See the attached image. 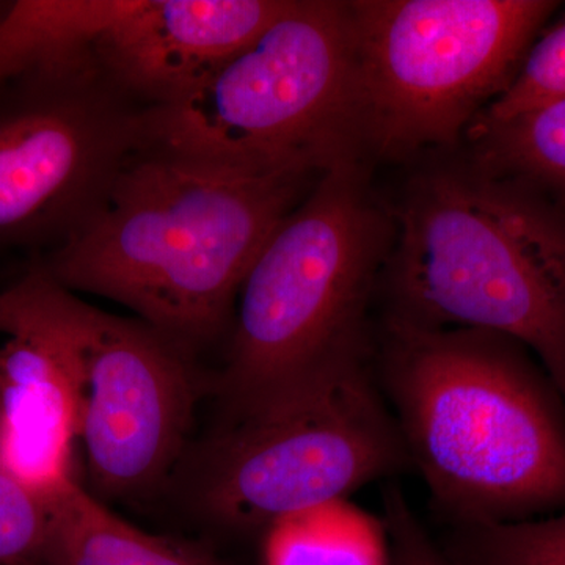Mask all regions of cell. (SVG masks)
Instances as JSON below:
<instances>
[{
	"label": "cell",
	"mask_w": 565,
	"mask_h": 565,
	"mask_svg": "<svg viewBox=\"0 0 565 565\" xmlns=\"http://www.w3.org/2000/svg\"><path fill=\"white\" fill-rule=\"evenodd\" d=\"M2 294L65 356L95 492L128 500L161 486L180 460L199 397L193 355L150 323L92 307L32 264Z\"/></svg>",
	"instance_id": "obj_8"
},
{
	"label": "cell",
	"mask_w": 565,
	"mask_h": 565,
	"mask_svg": "<svg viewBox=\"0 0 565 565\" xmlns=\"http://www.w3.org/2000/svg\"><path fill=\"white\" fill-rule=\"evenodd\" d=\"M455 565H565V512L509 523H449L437 539Z\"/></svg>",
	"instance_id": "obj_16"
},
{
	"label": "cell",
	"mask_w": 565,
	"mask_h": 565,
	"mask_svg": "<svg viewBox=\"0 0 565 565\" xmlns=\"http://www.w3.org/2000/svg\"><path fill=\"white\" fill-rule=\"evenodd\" d=\"M131 0H13L0 18V81L93 51Z\"/></svg>",
	"instance_id": "obj_13"
},
{
	"label": "cell",
	"mask_w": 565,
	"mask_h": 565,
	"mask_svg": "<svg viewBox=\"0 0 565 565\" xmlns=\"http://www.w3.org/2000/svg\"><path fill=\"white\" fill-rule=\"evenodd\" d=\"M145 110L93 51L0 81V252L35 259L79 234L143 150Z\"/></svg>",
	"instance_id": "obj_9"
},
{
	"label": "cell",
	"mask_w": 565,
	"mask_h": 565,
	"mask_svg": "<svg viewBox=\"0 0 565 565\" xmlns=\"http://www.w3.org/2000/svg\"><path fill=\"white\" fill-rule=\"evenodd\" d=\"M382 498L390 565H455L440 542L423 525L399 487H385Z\"/></svg>",
	"instance_id": "obj_19"
},
{
	"label": "cell",
	"mask_w": 565,
	"mask_h": 565,
	"mask_svg": "<svg viewBox=\"0 0 565 565\" xmlns=\"http://www.w3.org/2000/svg\"><path fill=\"white\" fill-rule=\"evenodd\" d=\"M390 321L505 334L565 399V207L481 163L416 174L381 280Z\"/></svg>",
	"instance_id": "obj_3"
},
{
	"label": "cell",
	"mask_w": 565,
	"mask_h": 565,
	"mask_svg": "<svg viewBox=\"0 0 565 565\" xmlns=\"http://www.w3.org/2000/svg\"><path fill=\"white\" fill-rule=\"evenodd\" d=\"M76 388L54 340L0 292V465L51 498L77 479Z\"/></svg>",
	"instance_id": "obj_11"
},
{
	"label": "cell",
	"mask_w": 565,
	"mask_h": 565,
	"mask_svg": "<svg viewBox=\"0 0 565 565\" xmlns=\"http://www.w3.org/2000/svg\"><path fill=\"white\" fill-rule=\"evenodd\" d=\"M552 0L349 2L364 151L455 145L514 79Z\"/></svg>",
	"instance_id": "obj_7"
},
{
	"label": "cell",
	"mask_w": 565,
	"mask_h": 565,
	"mask_svg": "<svg viewBox=\"0 0 565 565\" xmlns=\"http://www.w3.org/2000/svg\"><path fill=\"white\" fill-rule=\"evenodd\" d=\"M52 503L0 465V565H43Z\"/></svg>",
	"instance_id": "obj_18"
},
{
	"label": "cell",
	"mask_w": 565,
	"mask_h": 565,
	"mask_svg": "<svg viewBox=\"0 0 565 565\" xmlns=\"http://www.w3.org/2000/svg\"><path fill=\"white\" fill-rule=\"evenodd\" d=\"M375 377L449 523L565 512V399L505 334L386 319Z\"/></svg>",
	"instance_id": "obj_1"
},
{
	"label": "cell",
	"mask_w": 565,
	"mask_h": 565,
	"mask_svg": "<svg viewBox=\"0 0 565 565\" xmlns=\"http://www.w3.org/2000/svg\"><path fill=\"white\" fill-rule=\"evenodd\" d=\"M393 215L362 162L316 180L245 275L217 393L230 418L367 343L364 316L381 285Z\"/></svg>",
	"instance_id": "obj_5"
},
{
	"label": "cell",
	"mask_w": 565,
	"mask_h": 565,
	"mask_svg": "<svg viewBox=\"0 0 565 565\" xmlns=\"http://www.w3.org/2000/svg\"><path fill=\"white\" fill-rule=\"evenodd\" d=\"M408 468L364 343L232 416L203 449L192 498L217 525L269 530Z\"/></svg>",
	"instance_id": "obj_6"
},
{
	"label": "cell",
	"mask_w": 565,
	"mask_h": 565,
	"mask_svg": "<svg viewBox=\"0 0 565 565\" xmlns=\"http://www.w3.org/2000/svg\"><path fill=\"white\" fill-rule=\"evenodd\" d=\"M145 148L226 172L322 177L362 162L349 2L288 0L184 98L145 110Z\"/></svg>",
	"instance_id": "obj_4"
},
{
	"label": "cell",
	"mask_w": 565,
	"mask_h": 565,
	"mask_svg": "<svg viewBox=\"0 0 565 565\" xmlns=\"http://www.w3.org/2000/svg\"><path fill=\"white\" fill-rule=\"evenodd\" d=\"M473 159L514 178L565 207V99L467 132Z\"/></svg>",
	"instance_id": "obj_15"
},
{
	"label": "cell",
	"mask_w": 565,
	"mask_h": 565,
	"mask_svg": "<svg viewBox=\"0 0 565 565\" xmlns=\"http://www.w3.org/2000/svg\"><path fill=\"white\" fill-rule=\"evenodd\" d=\"M7 3L9 2H0V18H2L3 11L7 9Z\"/></svg>",
	"instance_id": "obj_20"
},
{
	"label": "cell",
	"mask_w": 565,
	"mask_h": 565,
	"mask_svg": "<svg viewBox=\"0 0 565 565\" xmlns=\"http://www.w3.org/2000/svg\"><path fill=\"white\" fill-rule=\"evenodd\" d=\"M288 0H131L93 46L117 87L145 107L167 106L210 79Z\"/></svg>",
	"instance_id": "obj_10"
},
{
	"label": "cell",
	"mask_w": 565,
	"mask_h": 565,
	"mask_svg": "<svg viewBox=\"0 0 565 565\" xmlns=\"http://www.w3.org/2000/svg\"><path fill=\"white\" fill-rule=\"evenodd\" d=\"M316 180L226 172L143 148L98 215L31 264L70 291L126 305L193 355L228 334L253 259Z\"/></svg>",
	"instance_id": "obj_2"
},
{
	"label": "cell",
	"mask_w": 565,
	"mask_h": 565,
	"mask_svg": "<svg viewBox=\"0 0 565 565\" xmlns=\"http://www.w3.org/2000/svg\"><path fill=\"white\" fill-rule=\"evenodd\" d=\"M44 565H226L191 542L147 533L71 482L54 503Z\"/></svg>",
	"instance_id": "obj_12"
},
{
	"label": "cell",
	"mask_w": 565,
	"mask_h": 565,
	"mask_svg": "<svg viewBox=\"0 0 565 565\" xmlns=\"http://www.w3.org/2000/svg\"><path fill=\"white\" fill-rule=\"evenodd\" d=\"M561 99H565V17L541 39L537 36L514 79L473 125L512 120Z\"/></svg>",
	"instance_id": "obj_17"
},
{
	"label": "cell",
	"mask_w": 565,
	"mask_h": 565,
	"mask_svg": "<svg viewBox=\"0 0 565 565\" xmlns=\"http://www.w3.org/2000/svg\"><path fill=\"white\" fill-rule=\"evenodd\" d=\"M264 565H390L384 523L345 500L308 509L267 530Z\"/></svg>",
	"instance_id": "obj_14"
}]
</instances>
